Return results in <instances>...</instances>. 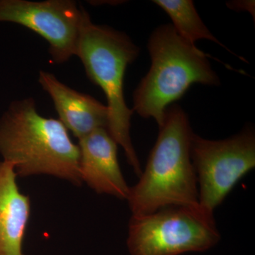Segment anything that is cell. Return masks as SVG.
Instances as JSON below:
<instances>
[{
	"label": "cell",
	"instance_id": "30bf717a",
	"mask_svg": "<svg viewBox=\"0 0 255 255\" xmlns=\"http://www.w3.org/2000/svg\"><path fill=\"white\" fill-rule=\"evenodd\" d=\"M16 177L14 164L0 162V255H25L31 201L20 191Z\"/></svg>",
	"mask_w": 255,
	"mask_h": 255
},
{
	"label": "cell",
	"instance_id": "277c9868",
	"mask_svg": "<svg viewBox=\"0 0 255 255\" xmlns=\"http://www.w3.org/2000/svg\"><path fill=\"white\" fill-rule=\"evenodd\" d=\"M138 54V48L125 33L95 24L85 12L75 55L81 60L89 79L103 90L109 112L107 130L123 147L128 162L140 176L141 166L130 135L133 111L128 107L124 92L126 70Z\"/></svg>",
	"mask_w": 255,
	"mask_h": 255
},
{
	"label": "cell",
	"instance_id": "8992f818",
	"mask_svg": "<svg viewBox=\"0 0 255 255\" xmlns=\"http://www.w3.org/2000/svg\"><path fill=\"white\" fill-rule=\"evenodd\" d=\"M191 161L197 178L199 203L214 212L235 186L255 167V135L252 128L224 140L191 138Z\"/></svg>",
	"mask_w": 255,
	"mask_h": 255
},
{
	"label": "cell",
	"instance_id": "5b68a950",
	"mask_svg": "<svg viewBox=\"0 0 255 255\" xmlns=\"http://www.w3.org/2000/svg\"><path fill=\"white\" fill-rule=\"evenodd\" d=\"M220 240L214 213L200 205L169 206L132 216L127 248L130 255H180L209 251Z\"/></svg>",
	"mask_w": 255,
	"mask_h": 255
},
{
	"label": "cell",
	"instance_id": "3957f363",
	"mask_svg": "<svg viewBox=\"0 0 255 255\" xmlns=\"http://www.w3.org/2000/svg\"><path fill=\"white\" fill-rule=\"evenodd\" d=\"M151 66L133 93V110L159 127L167 109L193 84L218 86L220 79L205 53L182 38L172 24L159 26L148 42Z\"/></svg>",
	"mask_w": 255,
	"mask_h": 255
},
{
	"label": "cell",
	"instance_id": "6da1fadb",
	"mask_svg": "<svg viewBox=\"0 0 255 255\" xmlns=\"http://www.w3.org/2000/svg\"><path fill=\"white\" fill-rule=\"evenodd\" d=\"M0 154L19 177L47 174L82 184L79 146L60 120L38 114L33 99L13 102L0 119Z\"/></svg>",
	"mask_w": 255,
	"mask_h": 255
},
{
	"label": "cell",
	"instance_id": "7a4b0ae2",
	"mask_svg": "<svg viewBox=\"0 0 255 255\" xmlns=\"http://www.w3.org/2000/svg\"><path fill=\"white\" fill-rule=\"evenodd\" d=\"M145 170L130 187L127 201L132 216L169 206H199L195 169L191 161V129L187 114L169 106Z\"/></svg>",
	"mask_w": 255,
	"mask_h": 255
},
{
	"label": "cell",
	"instance_id": "9c48e42d",
	"mask_svg": "<svg viewBox=\"0 0 255 255\" xmlns=\"http://www.w3.org/2000/svg\"><path fill=\"white\" fill-rule=\"evenodd\" d=\"M38 82L51 97L61 123L78 140L97 129H107V106L66 86L48 72L40 71Z\"/></svg>",
	"mask_w": 255,
	"mask_h": 255
},
{
	"label": "cell",
	"instance_id": "52a82bcc",
	"mask_svg": "<svg viewBox=\"0 0 255 255\" xmlns=\"http://www.w3.org/2000/svg\"><path fill=\"white\" fill-rule=\"evenodd\" d=\"M85 11L70 0H0V22L18 23L43 37L49 43L55 63L76 55Z\"/></svg>",
	"mask_w": 255,
	"mask_h": 255
},
{
	"label": "cell",
	"instance_id": "ba28073f",
	"mask_svg": "<svg viewBox=\"0 0 255 255\" xmlns=\"http://www.w3.org/2000/svg\"><path fill=\"white\" fill-rule=\"evenodd\" d=\"M80 174L85 182L98 194L127 200L128 187L121 170L117 156L118 144L107 129H97L79 140Z\"/></svg>",
	"mask_w": 255,
	"mask_h": 255
},
{
	"label": "cell",
	"instance_id": "8fae6325",
	"mask_svg": "<svg viewBox=\"0 0 255 255\" xmlns=\"http://www.w3.org/2000/svg\"><path fill=\"white\" fill-rule=\"evenodd\" d=\"M153 2L169 15L174 29L186 41L194 44L198 40H209L232 53L208 29L191 0H156ZM232 53L235 55L234 53ZM236 56L247 62L242 57Z\"/></svg>",
	"mask_w": 255,
	"mask_h": 255
}]
</instances>
